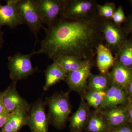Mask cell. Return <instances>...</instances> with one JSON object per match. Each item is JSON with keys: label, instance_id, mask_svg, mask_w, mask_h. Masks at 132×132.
Returning <instances> with one entry per match:
<instances>
[{"label": "cell", "instance_id": "603a6c76", "mask_svg": "<svg viewBox=\"0 0 132 132\" xmlns=\"http://www.w3.org/2000/svg\"><path fill=\"white\" fill-rule=\"evenodd\" d=\"M28 112L20 110L11 113L8 120L14 132H19L25 126H27Z\"/></svg>", "mask_w": 132, "mask_h": 132}, {"label": "cell", "instance_id": "7402d4cb", "mask_svg": "<svg viewBox=\"0 0 132 132\" xmlns=\"http://www.w3.org/2000/svg\"><path fill=\"white\" fill-rule=\"evenodd\" d=\"M105 94L106 92L87 90L81 97L83 98L90 107L93 108L95 111H99Z\"/></svg>", "mask_w": 132, "mask_h": 132}, {"label": "cell", "instance_id": "ba28073f", "mask_svg": "<svg viewBox=\"0 0 132 132\" xmlns=\"http://www.w3.org/2000/svg\"><path fill=\"white\" fill-rule=\"evenodd\" d=\"M95 64L94 59L86 60L80 68L67 74L65 80L69 91L77 92L81 95L87 90L88 80Z\"/></svg>", "mask_w": 132, "mask_h": 132}, {"label": "cell", "instance_id": "1f68e13d", "mask_svg": "<svg viewBox=\"0 0 132 132\" xmlns=\"http://www.w3.org/2000/svg\"><path fill=\"white\" fill-rule=\"evenodd\" d=\"M2 95V93L0 92V114L6 111L5 107H4L3 103Z\"/></svg>", "mask_w": 132, "mask_h": 132}, {"label": "cell", "instance_id": "4fadbf2b", "mask_svg": "<svg viewBox=\"0 0 132 132\" xmlns=\"http://www.w3.org/2000/svg\"><path fill=\"white\" fill-rule=\"evenodd\" d=\"M77 111L69 118V127L71 132H81L85 130L91 111L90 106L82 97Z\"/></svg>", "mask_w": 132, "mask_h": 132}, {"label": "cell", "instance_id": "484cf974", "mask_svg": "<svg viewBox=\"0 0 132 132\" xmlns=\"http://www.w3.org/2000/svg\"><path fill=\"white\" fill-rule=\"evenodd\" d=\"M109 132H132V128L127 123L111 129Z\"/></svg>", "mask_w": 132, "mask_h": 132}, {"label": "cell", "instance_id": "e0dca14e", "mask_svg": "<svg viewBox=\"0 0 132 132\" xmlns=\"http://www.w3.org/2000/svg\"><path fill=\"white\" fill-rule=\"evenodd\" d=\"M111 128L100 110L91 111L85 128L86 132H109Z\"/></svg>", "mask_w": 132, "mask_h": 132}, {"label": "cell", "instance_id": "83f0119b", "mask_svg": "<svg viewBox=\"0 0 132 132\" xmlns=\"http://www.w3.org/2000/svg\"><path fill=\"white\" fill-rule=\"evenodd\" d=\"M125 23V29L128 34L131 33L132 34V13L126 18Z\"/></svg>", "mask_w": 132, "mask_h": 132}, {"label": "cell", "instance_id": "d6a6232c", "mask_svg": "<svg viewBox=\"0 0 132 132\" xmlns=\"http://www.w3.org/2000/svg\"><path fill=\"white\" fill-rule=\"evenodd\" d=\"M3 35L4 32L2 31L1 28H0V49H1L3 45L4 42Z\"/></svg>", "mask_w": 132, "mask_h": 132}, {"label": "cell", "instance_id": "9c48e42d", "mask_svg": "<svg viewBox=\"0 0 132 132\" xmlns=\"http://www.w3.org/2000/svg\"><path fill=\"white\" fill-rule=\"evenodd\" d=\"M46 102L39 99L30 105L27 126L31 132H48L50 124L45 111Z\"/></svg>", "mask_w": 132, "mask_h": 132}, {"label": "cell", "instance_id": "e575fe53", "mask_svg": "<svg viewBox=\"0 0 132 132\" xmlns=\"http://www.w3.org/2000/svg\"><path fill=\"white\" fill-rule=\"evenodd\" d=\"M0 132H1V131H0Z\"/></svg>", "mask_w": 132, "mask_h": 132}, {"label": "cell", "instance_id": "30bf717a", "mask_svg": "<svg viewBox=\"0 0 132 132\" xmlns=\"http://www.w3.org/2000/svg\"><path fill=\"white\" fill-rule=\"evenodd\" d=\"M16 83L12 81L7 88L2 92L3 103L5 110L10 113L20 110L28 112L31 105L19 94L16 90Z\"/></svg>", "mask_w": 132, "mask_h": 132}, {"label": "cell", "instance_id": "5bb4252c", "mask_svg": "<svg viewBox=\"0 0 132 132\" xmlns=\"http://www.w3.org/2000/svg\"><path fill=\"white\" fill-rule=\"evenodd\" d=\"M101 111L106 119L111 130L129 122L127 105L119 106Z\"/></svg>", "mask_w": 132, "mask_h": 132}, {"label": "cell", "instance_id": "9a60e30c", "mask_svg": "<svg viewBox=\"0 0 132 132\" xmlns=\"http://www.w3.org/2000/svg\"><path fill=\"white\" fill-rule=\"evenodd\" d=\"M112 84L118 86L126 91L132 81V69L122 65L115 60V62L109 72Z\"/></svg>", "mask_w": 132, "mask_h": 132}, {"label": "cell", "instance_id": "7c38bea8", "mask_svg": "<svg viewBox=\"0 0 132 132\" xmlns=\"http://www.w3.org/2000/svg\"><path fill=\"white\" fill-rule=\"evenodd\" d=\"M128 102L126 91L121 87L112 84L106 92L100 110H105L119 106L127 105Z\"/></svg>", "mask_w": 132, "mask_h": 132}, {"label": "cell", "instance_id": "d6986e66", "mask_svg": "<svg viewBox=\"0 0 132 132\" xmlns=\"http://www.w3.org/2000/svg\"><path fill=\"white\" fill-rule=\"evenodd\" d=\"M112 85L109 72L106 73L91 74L87 81V90L106 92Z\"/></svg>", "mask_w": 132, "mask_h": 132}, {"label": "cell", "instance_id": "f546056e", "mask_svg": "<svg viewBox=\"0 0 132 132\" xmlns=\"http://www.w3.org/2000/svg\"><path fill=\"white\" fill-rule=\"evenodd\" d=\"M126 92L129 101L132 102V81L128 85Z\"/></svg>", "mask_w": 132, "mask_h": 132}, {"label": "cell", "instance_id": "8fae6325", "mask_svg": "<svg viewBox=\"0 0 132 132\" xmlns=\"http://www.w3.org/2000/svg\"><path fill=\"white\" fill-rule=\"evenodd\" d=\"M17 0H9L5 5L0 4V28L7 26L11 29L24 24L16 8Z\"/></svg>", "mask_w": 132, "mask_h": 132}, {"label": "cell", "instance_id": "7a4b0ae2", "mask_svg": "<svg viewBox=\"0 0 132 132\" xmlns=\"http://www.w3.org/2000/svg\"><path fill=\"white\" fill-rule=\"evenodd\" d=\"M50 124L59 130L64 128L72 111L69 92H56L46 98Z\"/></svg>", "mask_w": 132, "mask_h": 132}, {"label": "cell", "instance_id": "5b68a950", "mask_svg": "<svg viewBox=\"0 0 132 132\" xmlns=\"http://www.w3.org/2000/svg\"><path fill=\"white\" fill-rule=\"evenodd\" d=\"M43 24L48 27L53 26L63 17L66 0H32Z\"/></svg>", "mask_w": 132, "mask_h": 132}, {"label": "cell", "instance_id": "d4e9b609", "mask_svg": "<svg viewBox=\"0 0 132 132\" xmlns=\"http://www.w3.org/2000/svg\"><path fill=\"white\" fill-rule=\"evenodd\" d=\"M112 20L114 23L119 26H121L122 23L125 22L126 20V18L125 16L124 10L121 6H119L116 9Z\"/></svg>", "mask_w": 132, "mask_h": 132}, {"label": "cell", "instance_id": "2e32d148", "mask_svg": "<svg viewBox=\"0 0 132 132\" xmlns=\"http://www.w3.org/2000/svg\"><path fill=\"white\" fill-rule=\"evenodd\" d=\"M96 64L99 71L101 73H107L115 62L112 51L103 43H101L96 48Z\"/></svg>", "mask_w": 132, "mask_h": 132}, {"label": "cell", "instance_id": "277c9868", "mask_svg": "<svg viewBox=\"0 0 132 132\" xmlns=\"http://www.w3.org/2000/svg\"><path fill=\"white\" fill-rule=\"evenodd\" d=\"M98 5L94 0H66L62 16L77 21L93 18L98 15Z\"/></svg>", "mask_w": 132, "mask_h": 132}, {"label": "cell", "instance_id": "4dcf8cb0", "mask_svg": "<svg viewBox=\"0 0 132 132\" xmlns=\"http://www.w3.org/2000/svg\"><path fill=\"white\" fill-rule=\"evenodd\" d=\"M128 110V116H129V122L132 125V102H128L127 105Z\"/></svg>", "mask_w": 132, "mask_h": 132}, {"label": "cell", "instance_id": "836d02e7", "mask_svg": "<svg viewBox=\"0 0 132 132\" xmlns=\"http://www.w3.org/2000/svg\"><path fill=\"white\" fill-rule=\"evenodd\" d=\"M130 4H131V6L132 8V0H131V1H130Z\"/></svg>", "mask_w": 132, "mask_h": 132}, {"label": "cell", "instance_id": "8992f818", "mask_svg": "<svg viewBox=\"0 0 132 132\" xmlns=\"http://www.w3.org/2000/svg\"><path fill=\"white\" fill-rule=\"evenodd\" d=\"M16 6L24 24L28 26L31 32L35 36L36 43L38 42V33L45 27L32 0H17Z\"/></svg>", "mask_w": 132, "mask_h": 132}, {"label": "cell", "instance_id": "52a82bcc", "mask_svg": "<svg viewBox=\"0 0 132 132\" xmlns=\"http://www.w3.org/2000/svg\"><path fill=\"white\" fill-rule=\"evenodd\" d=\"M101 29L105 46L116 53L120 45L127 39L128 33L125 28L114 24L112 20L103 19Z\"/></svg>", "mask_w": 132, "mask_h": 132}, {"label": "cell", "instance_id": "cb8c5ba5", "mask_svg": "<svg viewBox=\"0 0 132 132\" xmlns=\"http://www.w3.org/2000/svg\"><path fill=\"white\" fill-rule=\"evenodd\" d=\"M97 9L98 15L100 17L105 19L112 20L116 9L115 3L106 2L103 5L98 4Z\"/></svg>", "mask_w": 132, "mask_h": 132}, {"label": "cell", "instance_id": "f1b7e54d", "mask_svg": "<svg viewBox=\"0 0 132 132\" xmlns=\"http://www.w3.org/2000/svg\"><path fill=\"white\" fill-rule=\"evenodd\" d=\"M0 131L1 132H14L13 127H12V126L10 125L8 120L1 129Z\"/></svg>", "mask_w": 132, "mask_h": 132}, {"label": "cell", "instance_id": "44dd1931", "mask_svg": "<svg viewBox=\"0 0 132 132\" xmlns=\"http://www.w3.org/2000/svg\"><path fill=\"white\" fill-rule=\"evenodd\" d=\"M85 60L72 56H63L60 57L55 61H57L68 74L80 68Z\"/></svg>", "mask_w": 132, "mask_h": 132}, {"label": "cell", "instance_id": "ac0fdd59", "mask_svg": "<svg viewBox=\"0 0 132 132\" xmlns=\"http://www.w3.org/2000/svg\"><path fill=\"white\" fill-rule=\"evenodd\" d=\"M46 81L43 90L47 91L50 88L65 79L67 73L57 61L47 67L45 71Z\"/></svg>", "mask_w": 132, "mask_h": 132}, {"label": "cell", "instance_id": "4316f807", "mask_svg": "<svg viewBox=\"0 0 132 132\" xmlns=\"http://www.w3.org/2000/svg\"><path fill=\"white\" fill-rule=\"evenodd\" d=\"M11 114V113H9L6 111L0 114V129H1L7 122Z\"/></svg>", "mask_w": 132, "mask_h": 132}, {"label": "cell", "instance_id": "ffe728a7", "mask_svg": "<svg viewBox=\"0 0 132 132\" xmlns=\"http://www.w3.org/2000/svg\"><path fill=\"white\" fill-rule=\"evenodd\" d=\"M114 58L122 65L132 69V39H127L120 45Z\"/></svg>", "mask_w": 132, "mask_h": 132}, {"label": "cell", "instance_id": "3957f363", "mask_svg": "<svg viewBox=\"0 0 132 132\" xmlns=\"http://www.w3.org/2000/svg\"><path fill=\"white\" fill-rule=\"evenodd\" d=\"M36 54V51L27 54L18 53L8 58V69L10 77L13 81L17 82L24 79L36 72L39 71L37 68H34L31 61V57Z\"/></svg>", "mask_w": 132, "mask_h": 132}, {"label": "cell", "instance_id": "6da1fadb", "mask_svg": "<svg viewBox=\"0 0 132 132\" xmlns=\"http://www.w3.org/2000/svg\"><path fill=\"white\" fill-rule=\"evenodd\" d=\"M103 18L73 20L62 17L53 26L44 28L46 36L36 54H43L55 61L63 56L83 60L94 59L96 48L102 43Z\"/></svg>", "mask_w": 132, "mask_h": 132}]
</instances>
